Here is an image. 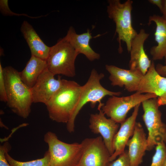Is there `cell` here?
I'll use <instances>...</instances> for the list:
<instances>
[{
    "instance_id": "15",
    "label": "cell",
    "mask_w": 166,
    "mask_h": 166,
    "mask_svg": "<svg viewBox=\"0 0 166 166\" xmlns=\"http://www.w3.org/2000/svg\"><path fill=\"white\" fill-rule=\"evenodd\" d=\"M136 92L153 94L166 100V77L157 73L153 60L148 71L142 77Z\"/></svg>"
},
{
    "instance_id": "2",
    "label": "cell",
    "mask_w": 166,
    "mask_h": 166,
    "mask_svg": "<svg viewBox=\"0 0 166 166\" xmlns=\"http://www.w3.org/2000/svg\"><path fill=\"white\" fill-rule=\"evenodd\" d=\"M7 96V105L14 113L26 118L33 103L31 91L21 80L19 72L11 66L3 68Z\"/></svg>"
},
{
    "instance_id": "3",
    "label": "cell",
    "mask_w": 166,
    "mask_h": 166,
    "mask_svg": "<svg viewBox=\"0 0 166 166\" xmlns=\"http://www.w3.org/2000/svg\"><path fill=\"white\" fill-rule=\"evenodd\" d=\"M104 77L102 73H98L95 69L92 70L90 76L85 84L82 86V89L77 105L69 121L66 124L67 131L70 133L74 130L75 121L77 116L82 108L87 103H90L93 108L98 103V109H101L104 104L101 100L107 96H119L121 92H113L103 87L100 81Z\"/></svg>"
},
{
    "instance_id": "27",
    "label": "cell",
    "mask_w": 166,
    "mask_h": 166,
    "mask_svg": "<svg viewBox=\"0 0 166 166\" xmlns=\"http://www.w3.org/2000/svg\"><path fill=\"white\" fill-rule=\"evenodd\" d=\"M156 71L160 75L166 77V65L158 64L155 66Z\"/></svg>"
},
{
    "instance_id": "18",
    "label": "cell",
    "mask_w": 166,
    "mask_h": 166,
    "mask_svg": "<svg viewBox=\"0 0 166 166\" xmlns=\"http://www.w3.org/2000/svg\"><path fill=\"white\" fill-rule=\"evenodd\" d=\"M21 31L29 46L31 55L46 61L50 47L44 43L32 26L24 21L21 25Z\"/></svg>"
},
{
    "instance_id": "30",
    "label": "cell",
    "mask_w": 166,
    "mask_h": 166,
    "mask_svg": "<svg viewBox=\"0 0 166 166\" xmlns=\"http://www.w3.org/2000/svg\"><path fill=\"white\" fill-rule=\"evenodd\" d=\"M158 102L159 106L162 105H166V100L160 98H158Z\"/></svg>"
},
{
    "instance_id": "19",
    "label": "cell",
    "mask_w": 166,
    "mask_h": 166,
    "mask_svg": "<svg viewBox=\"0 0 166 166\" xmlns=\"http://www.w3.org/2000/svg\"><path fill=\"white\" fill-rule=\"evenodd\" d=\"M154 22L156 26L154 34L157 45L152 46L150 52L153 61L166 59V20L162 16L154 14L149 17L148 24Z\"/></svg>"
},
{
    "instance_id": "21",
    "label": "cell",
    "mask_w": 166,
    "mask_h": 166,
    "mask_svg": "<svg viewBox=\"0 0 166 166\" xmlns=\"http://www.w3.org/2000/svg\"><path fill=\"white\" fill-rule=\"evenodd\" d=\"M6 159L11 166H51L48 153L46 151L43 157L41 158L27 161L16 160L8 154H6Z\"/></svg>"
},
{
    "instance_id": "13",
    "label": "cell",
    "mask_w": 166,
    "mask_h": 166,
    "mask_svg": "<svg viewBox=\"0 0 166 166\" xmlns=\"http://www.w3.org/2000/svg\"><path fill=\"white\" fill-rule=\"evenodd\" d=\"M105 69L109 73V79L113 86L124 87L129 92H136L143 77L140 72L122 69L113 65H106Z\"/></svg>"
},
{
    "instance_id": "14",
    "label": "cell",
    "mask_w": 166,
    "mask_h": 166,
    "mask_svg": "<svg viewBox=\"0 0 166 166\" xmlns=\"http://www.w3.org/2000/svg\"><path fill=\"white\" fill-rule=\"evenodd\" d=\"M140 105L136 106L130 116L121 124L120 128L113 140L114 152L110 158V162L115 160L125 151L127 143L133 133Z\"/></svg>"
},
{
    "instance_id": "8",
    "label": "cell",
    "mask_w": 166,
    "mask_h": 166,
    "mask_svg": "<svg viewBox=\"0 0 166 166\" xmlns=\"http://www.w3.org/2000/svg\"><path fill=\"white\" fill-rule=\"evenodd\" d=\"M157 97L153 94L138 92L127 96H112L108 99L101 110L107 116L121 124L126 119L127 113L132 109L146 100Z\"/></svg>"
},
{
    "instance_id": "9",
    "label": "cell",
    "mask_w": 166,
    "mask_h": 166,
    "mask_svg": "<svg viewBox=\"0 0 166 166\" xmlns=\"http://www.w3.org/2000/svg\"><path fill=\"white\" fill-rule=\"evenodd\" d=\"M81 143L82 153L77 166H109L111 155L101 136L86 138Z\"/></svg>"
},
{
    "instance_id": "24",
    "label": "cell",
    "mask_w": 166,
    "mask_h": 166,
    "mask_svg": "<svg viewBox=\"0 0 166 166\" xmlns=\"http://www.w3.org/2000/svg\"><path fill=\"white\" fill-rule=\"evenodd\" d=\"M11 146L8 142L0 146V166H11L6 157V154L11 149Z\"/></svg>"
},
{
    "instance_id": "12",
    "label": "cell",
    "mask_w": 166,
    "mask_h": 166,
    "mask_svg": "<svg viewBox=\"0 0 166 166\" xmlns=\"http://www.w3.org/2000/svg\"><path fill=\"white\" fill-rule=\"evenodd\" d=\"M149 35L142 29L131 42L129 69L138 71L143 75L148 71L152 61L149 59L144 49V42Z\"/></svg>"
},
{
    "instance_id": "26",
    "label": "cell",
    "mask_w": 166,
    "mask_h": 166,
    "mask_svg": "<svg viewBox=\"0 0 166 166\" xmlns=\"http://www.w3.org/2000/svg\"><path fill=\"white\" fill-rule=\"evenodd\" d=\"M0 9L1 13L5 15H24L32 18H37L42 17L43 16L37 17H32L29 16L26 14H16L11 11L10 10L8 4L7 0H1L0 1Z\"/></svg>"
},
{
    "instance_id": "25",
    "label": "cell",
    "mask_w": 166,
    "mask_h": 166,
    "mask_svg": "<svg viewBox=\"0 0 166 166\" xmlns=\"http://www.w3.org/2000/svg\"><path fill=\"white\" fill-rule=\"evenodd\" d=\"M0 100L2 102H6L7 96L3 68L0 63Z\"/></svg>"
},
{
    "instance_id": "17",
    "label": "cell",
    "mask_w": 166,
    "mask_h": 166,
    "mask_svg": "<svg viewBox=\"0 0 166 166\" xmlns=\"http://www.w3.org/2000/svg\"><path fill=\"white\" fill-rule=\"evenodd\" d=\"M89 30L81 34H77L72 26L68 30L66 35L64 38L79 53L84 55L90 61H93L100 58V55L95 52L89 45L92 38Z\"/></svg>"
},
{
    "instance_id": "11",
    "label": "cell",
    "mask_w": 166,
    "mask_h": 166,
    "mask_svg": "<svg viewBox=\"0 0 166 166\" xmlns=\"http://www.w3.org/2000/svg\"><path fill=\"white\" fill-rule=\"evenodd\" d=\"M90 115L89 127L94 134H99L111 156L114 152L113 141L114 137L119 129V124L110 118H107L102 111Z\"/></svg>"
},
{
    "instance_id": "20",
    "label": "cell",
    "mask_w": 166,
    "mask_h": 166,
    "mask_svg": "<svg viewBox=\"0 0 166 166\" xmlns=\"http://www.w3.org/2000/svg\"><path fill=\"white\" fill-rule=\"evenodd\" d=\"M47 68L46 60L31 55L24 69L19 72L20 78L31 89L41 73Z\"/></svg>"
},
{
    "instance_id": "5",
    "label": "cell",
    "mask_w": 166,
    "mask_h": 166,
    "mask_svg": "<svg viewBox=\"0 0 166 166\" xmlns=\"http://www.w3.org/2000/svg\"><path fill=\"white\" fill-rule=\"evenodd\" d=\"M44 140L48 146L51 166H77L82 153L81 143L69 144L60 140L51 131L46 132Z\"/></svg>"
},
{
    "instance_id": "7",
    "label": "cell",
    "mask_w": 166,
    "mask_h": 166,
    "mask_svg": "<svg viewBox=\"0 0 166 166\" xmlns=\"http://www.w3.org/2000/svg\"><path fill=\"white\" fill-rule=\"evenodd\" d=\"M141 104L142 118L148 132L147 150L150 151L159 142L166 144V124L162 121L157 97L148 99Z\"/></svg>"
},
{
    "instance_id": "31",
    "label": "cell",
    "mask_w": 166,
    "mask_h": 166,
    "mask_svg": "<svg viewBox=\"0 0 166 166\" xmlns=\"http://www.w3.org/2000/svg\"><path fill=\"white\" fill-rule=\"evenodd\" d=\"M164 166H166V160Z\"/></svg>"
},
{
    "instance_id": "1",
    "label": "cell",
    "mask_w": 166,
    "mask_h": 166,
    "mask_svg": "<svg viewBox=\"0 0 166 166\" xmlns=\"http://www.w3.org/2000/svg\"><path fill=\"white\" fill-rule=\"evenodd\" d=\"M82 88L74 81L62 79L61 86L45 105L49 118L67 124L77 105Z\"/></svg>"
},
{
    "instance_id": "22",
    "label": "cell",
    "mask_w": 166,
    "mask_h": 166,
    "mask_svg": "<svg viewBox=\"0 0 166 166\" xmlns=\"http://www.w3.org/2000/svg\"><path fill=\"white\" fill-rule=\"evenodd\" d=\"M150 166H164L166 160V145L164 142L158 143L156 146Z\"/></svg>"
},
{
    "instance_id": "23",
    "label": "cell",
    "mask_w": 166,
    "mask_h": 166,
    "mask_svg": "<svg viewBox=\"0 0 166 166\" xmlns=\"http://www.w3.org/2000/svg\"><path fill=\"white\" fill-rule=\"evenodd\" d=\"M109 166H131L128 151L125 150L116 159L111 162Z\"/></svg>"
},
{
    "instance_id": "4",
    "label": "cell",
    "mask_w": 166,
    "mask_h": 166,
    "mask_svg": "<svg viewBox=\"0 0 166 166\" xmlns=\"http://www.w3.org/2000/svg\"><path fill=\"white\" fill-rule=\"evenodd\" d=\"M108 2L107 12L109 18L113 20L116 24L115 33L118 35L119 52L121 53L123 51L121 41L126 43L127 50L130 52L132 40L138 34L132 24L133 1L127 0L121 3L119 0H109Z\"/></svg>"
},
{
    "instance_id": "29",
    "label": "cell",
    "mask_w": 166,
    "mask_h": 166,
    "mask_svg": "<svg viewBox=\"0 0 166 166\" xmlns=\"http://www.w3.org/2000/svg\"><path fill=\"white\" fill-rule=\"evenodd\" d=\"M161 13L163 14L162 17L166 20V0H163V7Z\"/></svg>"
},
{
    "instance_id": "28",
    "label": "cell",
    "mask_w": 166,
    "mask_h": 166,
    "mask_svg": "<svg viewBox=\"0 0 166 166\" xmlns=\"http://www.w3.org/2000/svg\"><path fill=\"white\" fill-rule=\"evenodd\" d=\"M148 1L151 4L156 6L162 12L163 7V0H148Z\"/></svg>"
},
{
    "instance_id": "16",
    "label": "cell",
    "mask_w": 166,
    "mask_h": 166,
    "mask_svg": "<svg viewBox=\"0 0 166 166\" xmlns=\"http://www.w3.org/2000/svg\"><path fill=\"white\" fill-rule=\"evenodd\" d=\"M128 153L131 166H139L147 150L146 134L141 124L136 122L132 136L128 140Z\"/></svg>"
},
{
    "instance_id": "10",
    "label": "cell",
    "mask_w": 166,
    "mask_h": 166,
    "mask_svg": "<svg viewBox=\"0 0 166 166\" xmlns=\"http://www.w3.org/2000/svg\"><path fill=\"white\" fill-rule=\"evenodd\" d=\"M46 68L41 73L36 82L31 89L33 103H41L46 105L61 86L62 79H57Z\"/></svg>"
},
{
    "instance_id": "6",
    "label": "cell",
    "mask_w": 166,
    "mask_h": 166,
    "mask_svg": "<svg viewBox=\"0 0 166 166\" xmlns=\"http://www.w3.org/2000/svg\"><path fill=\"white\" fill-rule=\"evenodd\" d=\"M79 53L64 38L50 47L46 60L47 68L55 75L73 77L76 75L75 63Z\"/></svg>"
}]
</instances>
